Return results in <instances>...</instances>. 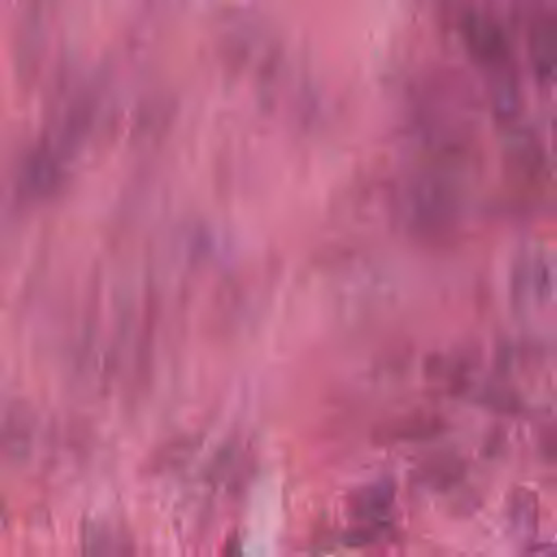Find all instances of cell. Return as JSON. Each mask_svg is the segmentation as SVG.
<instances>
[{"mask_svg": "<svg viewBox=\"0 0 557 557\" xmlns=\"http://www.w3.org/2000/svg\"><path fill=\"white\" fill-rule=\"evenodd\" d=\"M529 61L540 85L557 78V20L540 15L529 28Z\"/></svg>", "mask_w": 557, "mask_h": 557, "instance_id": "1", "label": "cell"}, {"mask_svg": "<svg viewBox=\"0 0 557 557\" xmlns=\"http://www.w3.org/2000/svg\"><path fill=\"white\" fill-rule=\"evenodd\" d=\"M513 294L518 302H533L535 307H544L553 294V270L544 255L527 257L516 268Z\"/></svg>", "mask_w": 557, "mask_h": 557, "instance_id": "2", "label": "cell"}, {"mask_svg": "<svg viewBox=\"0 0 557 557\" xmlns=\"http://www.w3.org/2000/svg\"><path fill=\"white\" fill-rule=\"evenodd\" d=\"M466 37H468V48L476 61L492 67H500L509 63V52H511L509 41L496 24L487 20H474L468 26Z\"/></svg>", "mask_w": 557, "mask_h": 557, "instance_id": "3", "label": "cell"}, {"mask_svg": "<svg viewBox=\"0 0 557 557\" xmlns=\"http://www.w3.org/2000/svg\"><path fill=\"white\" fill-rule=\"evenodd\" d=\"M507 161L513 174L527 181H542L548 174V163L542 144L535 137H518L507 150Z\"/></svg>", "mask_w": 557, "mask_h": 557, "instance_id": "4", "label": "cell"}, {"mask_svg": "<svg viewBox=\"0 0 557 557\" xmlns=\"http://www.w3.org/2000/svg\"><path fill=\"white\" fill-rule=\"evenodd\" d=\"M394 500V485L387 479L368 483L363 487H359L357 492H352L348 496V505L352 516L363 518V520H372L376 516H383L389 505Z\"/></svg>", "mask_w": 557, "mask_h": 557, "instance_id": "5", "label": "cell"}, {"mask_svg": "<svg viewBox=\"0 0 557 557\" xmlns=\"http://www.w3.org/2000/svg\"><path fill=\"white\" fill-rule=\"evenodd\" d=\"M494 115L498 120L511 122L520 115L522 111V94H520V85L513 78H500L494 85Z\"/></svg>", "mask_w": 557, "mask_h": 557, "instance_id": "6", "label": "cell"}, {"mask_svg": "<svg viewBox=\"0 0 557 557\" xmlns=\"http://www.w3.org/2000/svg\"><path fill=\"white\" fill-rule=\"evenodd\" d=\"M511 522H513V529L516 533H522V535H533V529H535V518H537V509H535V496L524 492V490H518L516 496L511 498Z\"/></svg>", "mask_w": 557, "mask_h": 557, "instance_id": "7", "label": "cell"}, {"mask_svg": "<svg viewBox=\"0 0 557 557\" xmlns=\"http://www.w3.org/2000/svg\"><path fill=\"white\" fill-rule=\"evenodd\" d=\"M224 557H242L239 553V544H237V537H233L224 550Z\"/></svg>", "mask_w": 557, "mask_h": 557, "instance_id": "8", "label": "cell"}, {"mask_svg": "<svg viewBox=\"0 0 557 557\" xmlns=\"http://www.w3.org/2000/svg\"><path fill=\"white\" fill-rule=\"evenodd\" d=\"M546 557H548V555H546Z\"/></svg>", "mask_w": 557, "mask_h": 557, "instance_id": "9", "label": "cell"}]
</instances>
